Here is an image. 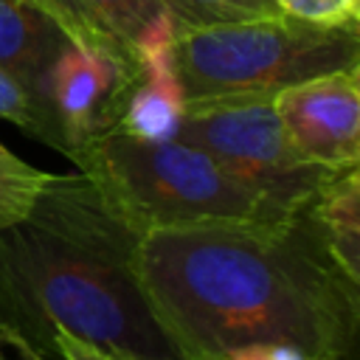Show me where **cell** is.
I'll return each instance as SVG.
<instances>
[{
    "instance_id": "1",
    "label": "cell",
    "mask_w": 360,
    "mask_h": 360,
    "mask_svg": "<svg viewBox=\"0 0 360 360\" xmlns=\"http://www.w3.org/2000/svg\"><path fill=\"white\" fill-rule=\"evenodd\" d=\"M138 276L183 360L290 343L352 360L360 284L329 256L307 211L284 222H208L141 236Z\"/></svg>"
},
{
    "instance_id": "2",
    "label": "cell",
    "mask_w": 360,
    "mask_h": 360,
    "mask_svg": "<svg viewBox=\"0 0 360 360\" xmlns=\"http://www.w3.org/2000/svg\"><path fill=\"white\" fill-rule=\"evenodd\" d=\"M141 236L79 174H53L0 233V326L48 352L53 329L138 360H183L138 276Z\"/></svg>"
},
{
    "instance_id": "3",
    "label": "cell",
    "mask_w": 360,
    "mask_h": 360,
    "mask_svg": "<svg viewBox=\"0 0 360 360\" xmlns=\"http://www.w3.org/2000/svg\"><path fill=\"white\" fill-rule=\"evenodd\" d=\"M76 169L138 233L208 222H284L211 155L183 141H141L121 127L87 141Z\"/></svg>"
},
{
    "instance_id": "4",
    "label": "cell",
    "mask_w": 360,
    "mask_h": 360,
    "mask_svg": "<svg viewBox=\"0 0 360 360\" xmlns=\"http://www.w3.org/2000/svg\"><path fill=\"white\" fill-rule=\"evenodd\" d=\"M172 65L188 98L270 93L360 65V22L315 25L287 14L177 28Z\"/></svg>"
},
{
    "instance_id": "5",
    "label": "cell",
    "mask_w": 360,
    "mask_h": 360,
    "mask_svg": "<svg viewBox=\"0 0 360 360\" xmlns=\"http://www.w3.org/2000/svg\"><path fill=\"white\" fill-rule=\"evenodd\" d=\"M174 141L211 155L284 217L301 214L335 174L307 163L292 149L270 93L188 98Z\"/></svg>"
},
{
    "instance_id": "6",
    "label": "cell",
    "mask_w": 360,
    "mask_h": 360,
    "mask_svg": "<svg viewBox=\"0 0 360 360\" xmlns=\"http://www.w3.org/2000/svg\"><path fill=\"white\" fill-rule=\"evenodd\" d=\"M138 68L141 65L107 48L68 39L42 87V110L56 132V149L62 155L76 160L87 141L118 124Z\"/></svg>"
},
{
    "instance_id": "7",
    "label": "cell",
    "mask_w": 360,
    "mask_h": 360,
    "mask_svg": "<svg viewBox=\"0 0 360 360\" xmlns=\"http://www.w3.org/2000/svg\"><path fill=\"white\" fill-rule=\"evenodd\" d=\"M292 149L312 166H360V65L335 70L273 96Z\"/></svg>"
},
{
    "instance_id": "8",
    "label": "cell",
    "mask_w": 360,
    "mask_h": 360,
    "mask_svg": "<svg viewBox=\"0 0 360 360\" xmlns=\"http://www.w3.org/2000/svg\"><path fill=\"white\" fill-rule=\"evenodd\" d=\"M70 42L107 48L135 65L172 45L177 22L163 0H25Z\"/></svg>"
},
{
    "instance_id": "9",
    "label": "cell",
    "mask_w": 360,
    "mask_h": 360,
    "mask_svg": "<svg viewBox=\"0 0 360 360\" xmlns=\"http://www.w3.org/2000/svg\"><path fill=\"white\" fill-rule=\"evenodd\" d=\"M65 45L68 37L42 11L25 0H0V68L31 93L39 110L45 76Z\"/></svg>"
},
{
    "instance_id": "10",
    "label": "cell",
    "mask_w": 360,
    "mask_h": 360,
    "mask_svg": "<svg viewBox=\"0 0 360 360\" xmlns=\"http://www.w3.org/2000/svg\"><path fill=\"white\" fill-rule=\"evenodd\" d=\"M183 87L177 82L169 48L141 59L138 76L124 98L115 127L141 141H174L183 115Z\"/></svg>"
},
{
    "instance_id": "11",
    "label": "cell",
    "mask_w": 360,
    "mask_h": 360,
    "mask_svg": "<svg viewBox=\"0 0 360 360\" xmlns=\"http://www.w3.org/2000/svg\"><path fill=\"white\" fill-rule=\"evenodd\" d=\"M304 211L335 264L360 284V166L335 172Z\"/></svg>"
},
{
    "instance_id": "12",
    "label": "cell",
    "mask_w": 360,
    "mask_h": 360,
    "mask_svg": "<svg viewBox=\"0 0 360 360\" xmlns=\"http://www.w3.org/2000/svg\"><path fill=\"white\" fill-rule=\"evenodd\" d=\"M51 180L53 172H42L25 163L0 143V233L28 217Z\"/></svg>"
},
{
    "instance_id": "13",
    "label": "cell",
    "mask_w": 360,
    "mask_h": 360,
    "mask_svg": "<svg viewBox=\"0 0 360 360\" xmlns=\"http://www.w3.org/2000/svg\"><path fill=\"white\" fill-rule=\"evenodd\" d=\"M163 6L172 11L177 28L245 22L281 14L276 0H163Z\"/></svg>"
},
{
    "instance_id": "14",
    "label": "cell",
    "mask_w": 360,
    "mask_h": 360,
    "mask_svg": "<svg viewBox=\"0 0 360 360\" xmlns=\"http://www.w3.org/2000/svg\"><path fill=\"white\" fill-rule=\"evenodd\" d=\"M0 118L17 124L20 129H25L31 138L45 141L48 146L56 149V135L53 127L48 121V115L39 110V104L31 98V93L0 68Z\"/></svg>"
},
{
    "instance_id": "15",
    "label": "cell",
    "mask_w": 360,
    "mask_h": 360,
    "mask_svg": "<svg viewBox=\"0 0 360 360\" xmlns=\"http://www.w3.org/2000/svg\"><path fill=\"white\" fill-rule=\"evenodd\" d=\"M281 14L315 25L360 22V0H276Z\"/></svg>"
},
{
    "instance_id": "16",
    "label": "cell",
    "mask_w": 360,
    "mask_h": 360,
    "mask_svg": "<svg viewBox=\"0 0 360 360\" xmlns=\"http://www.w3.org/2000/svg\"><path fill=\"white\" fill-rule=\"evenodd\" d=\"M48 354H53L56 360H138V357H129L124 352H115V349H101L96 343H87L65 329H53L51 332V340H48Z\"/></svg>"
},
{
    "instance_id": "17",
    "label": "cell",
    "mask_w": 360,
    "mask_h": 360,
    "mask_svg": "<svg viewBox=\"0 0 360 360\" xmlns=\"http://www.w3.org/2000/svg\"><path fill=\"white\" fill-rule=\"evenodd\" d=\"M214 360H318V357H312L304 349L290 346V343H250V346L233 349Z\"/></svg>"
},
{
    "instance_id": "18",
    "label": "cell",
    "mask_w": 360,
    "mask_h": 360,
    "mask_svg": "<svg viewBox=\"0 0 360 360\" xmlns=\"http://www.w3.org/2000/svg\"><path fill=\"white\" fill-rule=\"evenodd\" d=\"M0 360H48V357L17 329L0 326Z\"/></svg>"
}]
</instances>
